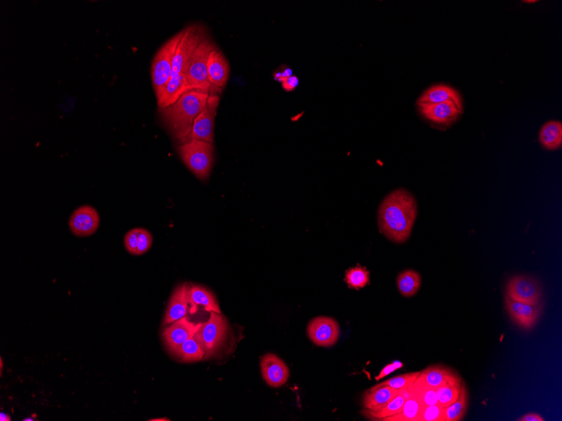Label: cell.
I'll list each match as a JSON object with an SVG mask.
<instances>
[{
	"label": "cell",
	"instance_id": "obj_1",
	"mask_svg": "<svg viewBox=\"0 0 562 421\" xmlns=\"http://www.w3.org/2000/svg\"><path fill=\"white\" fill-rule=\"evenodd\" d=\"M417 214V202L413 195L404 189L394 190L380 206V232L393 242L404 243L412 233Z\"/></svg>",
	"mask_w": 562,
	"mask_h": 421
},
{
	"label": "cell",
	"instance_id": "obj_31",
	"mask_svg": "<svg viewBox=\"0 0 562 421\" xmlns=\"http://www.w3.org/2000/svg\"><path fill=\"white\" fill-rule=\"evenodd\" d=\"M419 375H420V372L404 373V375L396 376L392 377V379H387L382 382V383L375 385L374 387L389 386V387L399 390L408 389L413 384L415 380L418 379Z\"/></svg>",
	"mask_w": 562,
	"mask_h": 421
},
{
	"label": "cell",
	"instance_id": "obj_24",
	"mask_svg": "<svg viewBox=\"0 0 562 421\" xmlns=\"http://www.w3.org/2000/svg\"><path fill=\"white\" fill-rule=\"evenodd\" d=\"M183 363H196L205 358L206 351L203 347L197 334L184 342L177 350L175 354Z\"/></svg>",
	"mask_w": 562,
	"mask_h": 421
},
{
	"label": "cell",
	"instance_id": "obj_18",
	"mask_svg": "<svg viewBox=\"0 0 562 421\" xmlns=\"http://www.w3.org/2000/svg\"><path fill=\"white\" fill-rule=\"evenodd\" d=\"M401 390L380 386L373 387L363 395L362 406L364 410L376 412L382 409L387 403L392 401Z\"/></svg>",
	"mask_w": 562,
	"mask_h": 421
},
{
	"label": "cell",
	"instance_id": "obj_8",
	"mask_svg": "<svg viewBox=\"0 0 562 421\" xmlns=\"http://www.w3.org/2000/svg\"><path fill=\"white\" fill-rule=\"evenodd\" d=\"M227 320L222 314L210 312V318L206 323H201L196 332L206 355L213 354L225 339L227 332Z\"/></svg>",
	"mask_w": 562,
	"mask_h": 421
},
{
	"label": "cell",
	"instance_id": "obj_10",
	"mask_svg": "<svg viewBox=\"0 0 562 421\" xmlns=\"http://www.w3.org/2000/svg\"><path fill=\"white\" fill-rule=\"evenodd\" d=\"M306 331L309 339L318 346L331 347L339 339V325L331 317H316L310 321Z\"/></svg>",
	"mask_w": 562,
	"mask_h": 421
},
{
	"label": "cell",
	"instance_id": "obj_6",
	"mask_svg": "<svg viewBox=\"0 0 562 421\" xmlns=\"http://www.w3.org/2000/svg\"><path fill=\"white\" fill-rule=\"evenodd\" d=\"M181 159L199 180L208 179L213 163L214 146L211 143L192 140L178 147Z\"/></svg>",
	"mask_w": 562,
	"mask_h": 421
},
{
	"label": "cell",
	"instance_id": "obj_7",
	"mask_svg": "<svg viewBox=\"0 0 562 421\" xmlns=\"http://www.w3.org/2000/svg\"><path fill=\"white\" fill-rule=\"evenodd\" d=\"M544 290L536 277L520 275L513 276L506 286V295L514 301L536 306L542 301Z\"/></svg>",
	"mask_w": 562,
	"mask_h": 421
},
{
	"label": "cell",
	"instance_id": "obj_14",
	"mask_svg": "<svg viewBox=\"0 0 562 421\" xmlns=\"http://www.w3.org/2000/svg\"><path fill=\"white\" fill-rule=\"evenodd\" d=\"M101 224L99 213L94 207L83 206L73 211L68 225L73 235L86 237L97 232Z\"/></svg>",
	"mask_w": 562,
	"mask_h": 421
},
{
	"label": "cell",
	"instance_id": "obj_21",
	"mask_svg": "<svg viewBox=\"0 0 562 421\" xmlns=\"http://www.w3.org/2000/svg\"><path fill=\"white\" fill-rule=\"evenodd\" d=\"M430 387L437 389L449 381L460 379V376L451 368L443 365H432L420 372L418 377Z\"/></svg>",
	"mask_w": 562,
	"mask_h": 421
},
{
	"label": "cell",
	"instance_id": "obj_5",
	"mask_svg": "<svg viewBox=\"0 0 562 421\" xmlns=\"http://www.w3.org/2000/svg\"><path fill=\"white\" fill-rule=\"evenodd\" d=\"M185 34V29L175 34L160 47L151 68L153 87L157 101L163 96L170 80L173 62L177 49Z\"/></svg>",
	"mask_w": 562,
	"mask_h": 421
},
{
	"label": "cell",
	"instance_id": "obj_29",
	"mask_svg": "<svg viewBox=\"0 0 562 421\" xmlns=\"http://www.w3.org/2000/svg\"><path fill=\"white\" fill-rule=\"evenodd\" d=\"M344 280L349 288L360 290L370 284V272L366 268L357 265L346 271Z\"/></svg>",
	"mask_w": 562,
	"mask_h": 421
},
{
	"label": "cell",
	"instance_id": "obj_2",
	"mask_svg": "<svg viewBox=\"0 0 562 421\" xmlns=\"http://www.w3.org/2000/svg\"><path fill=\"white\" fill-rule=\"evenodd\" d=\"M207 36L206 30L200 25H192L185 29L173 62L170 80L166 92L158 101V108L173 105L187 93V73L190 58L203 39Z\"/></svg>",
	"mask_w": 562,
	"mask_h": 421
},
{
	"label": "cell",
	"instance_id": "obj_39",
	"mask_svg": "<svg viewBox=\"0 0 562 421\" xmlns=\"http://www.w3.org/2000/svg\"><path fill=\"white\" fill-rule=\"evenodd\" d=\"M0 420L1 421H11V416H8L4 413H0Z\"/></svg>",
	"mask_w": 562,
	"mask_h": 421
},
{
	"label": "cell",
	"instance_id": "obj_15",
	"mask_svg": "<svg viewBox=\"0 0 562 421\" xmlns=\"http://www.w3.org/2000/svg\"><path fill=\"white\" fill-rule=\"evenodd\" d=\"M261 373L263 380L272 388H280L287 383L289 377V368L282 360L273 353L263 356L261 360Z\"/></svg>",
	"mask_w": 562,
	"mask_h": 421
},
{
	"label": "cell",
	"instance_id": "obj_40",
	"mask_svg": "<svg viewBox=\"0 0 562 421\" xmlns=\"http://www.w3.org/2000/svg\"><path fill=\"white\" fill-rule=\"evenodd\" d=\"M154 420L155 421V420H170L164 418V419H153V420Z\"/></svg>",
	"mask_w": 562,
	"mask_h": 421
},
{
	"label": "cell",
	"instance_id": "obj_17",
	"mask_svg": "<svg viewBox=\"0 0 562 421\" xmlns=\"http://www.w3.org/2000/svg\"><path fill=\"white\" fill-rule=\"evenodd\" d=\"M188 290L189 285L185 284L177 287L173 293L164 315V327L187 315L189 306Z\"/></svg>",
	"mask_w": 562,
	"mask_h": 421
},
{
	"label": "cell",
	"instance_id": "obj_16",
	"mask_svg": "<svg viewBox=\"0 0 562 421\" xmlns=\"http://www.w3.org/2000/svg\"><path fill=\"white\" fill-rule=\"evenodd\" d=\"M207 72L211 84L220 92L227 84L230 66L226 56L217 47L211 51L207 62Z\"/></svg>",
	"mask_w": 562,
	"mask_h": 421
},
{
	"label": "cell",
	"instance_id": "obj_12",
	"mask_svg": "<svg viewBox=\"0 0 562 421\" xmlns=\"http://www.w3.org/2000/svg\"><path fill=\"white\" fill-rule=\"evenodd\" d=\"M200 328V324H194L189 321L188 317L176 320L175 322L167 325L162 333L164 344L172 354H175L184 342L193 337Z\"/></svg>",
	"mask_w": 562,
	"mask_h": 421
},
{
	"label": "cell",
	"instance_id": "obj_25",
	"mask_svg": "<svg viewBox=\"0 0 562 421\" xmlns=\"http://www.w3.org/2000/svg\"><path fill=\"white\" fill-rule=\"evenodd\" d=\"M423 407L425 406L411 387L409 397L406 399L400 413L385 418L382 421H416Z\"/></svg>",
	"mask_w": 562,
	"mask_h": 421
},
{
	"label": "cell",
	"instance_id": "obj_4",
	"mask_svg": "<svg viewBox=\"0 0 562 421\" xmlns=\"http://www.w3.org/2000/svg\"><path fill=\"white\" fill-rule=\"evenodd\" d=\"M216 49L214 42L209 37H206L194 50L192 58L189 59L187 73V91H198L209 94H218L209 80L207 72V62H208L211 51Z\"/></svg>",
	"mask_w": 562,
	"mask_h": 421
},
{
	"label": "cell",
	"instance_id": "obj_28",
	"mask_svg": "<svg viewBox=\"0 0 562 421\" xmlns=\"http://www.w3.org/2000/svg\"><path fill=\"white\" fill-rule=\"evenodd\" d=\"M462 383H463V381L460 377V379L456 380L449 381L436 389L438 405L445 408L456 402L458 397H459Z\"/></svg>",
	"mask_w": 562,
	"mask_h": 421
},
{
	"label": "cell",
	"instance_id": "obj_3",
	"mask_svg": "<svg viewBox=\"0 0 562 421\" xmlns=\"http://www.w3.org/2000/svg\"><path fill=\"white\" fill-rule=\"evenodd\" d=\"M210 95L198 91H189L173 105L159 108L164 123L176 140L181 143L187 141L194 120L205 110Z\"/></svg>",
	"mask_w": 562,
	"mask_h": 421
},
{
	"label": "cell",
	"instance_id": "obj_26",
	"mask_svg": "<svg viewBox=\"0 0 562 421\" xmlns=\"http://www.w3.org/2000/svg\"><path fill=\"white\" fill-rule=\"evenodd\" d=\"M468 409V391L462 383L459 397L452 405L443 408L444 421H461L465 418Z\"/></svg>",
	"mask_w": 562,
	"mask_h": 421
},
{
	"label": "cell",
	"instance_id": "obj_32",
	"mask_svg": "<svg viewBox=\"0 0 562 421\" xmlns=\"http://www.w3.org/2000/svg\"><path fill=\"white\" fill-rule=\"evenodd\" d=\"M416 421H444L443 408L438 403L423 407Z\"/></svg>",
	"mask_w": 562,
	"mask_h": 421
},
{
	"label": "cell",
	"instance_id": "obj_33",
	"mask_svg": "<svg viewBox=\"0 0 562 421\" xmlns=\"http://www.w3.org/2000/svg\"><path fill=\"white\" fill-rule=\"evenodd\" d=\"M154 238L148 230L140 228L139 236H138V245L137 256L144 255L148 253L151 246L153 245Z\"/></svg>",
	"mask_w": 562,
	"mask_h": 421
},
{
	"label": "cell",
	"instance_id": "obj_11",
	"mask_svg": "<svg viewBox=\"0 0 562 421\" xmlns=\"http://www.w3.org/2000/svg\"><path fill=\"white\" fill-rule=\"evenodd\" d=\"M505 310L511 318L513 322L518 327L530 331L539 322L540 316L543 313L544 303L540 302L538 305H526L508 298L504 297Z\"/></svg>",
	"mask_w": 562,
	"mask_h": 421
},
{
	"label": "cell",
	"instance_id": "obj_36",
	"mask_svg": "<svg viewBox=\"0 0 562 421\" xmlns=\"http://www.w3.org/2000/svg\"><path fill=\"white\" fill-rule=\"evenodd\" d=\"M281 84H282L283 89L289 92V91L295 89L298 84H299V80H298L296 76L292 75L289 77L288 79L281 82Z\"/></svg>",
	"mask_w": 562,
	"mask_h": 421
},
{
	"label": "cell",
	"instance_id": "obj_41",
	"mask_svg": "<svg viewBox=\"0 0 562 421\" xmlns=\"http://www.w3.org/2000/svg\"><path fill=\"white\" fill-rule=\"evenodd\" d=\"M533 2H536V1H525V3H528V4L533 3Z\"/></svg>",
	"mask_w": 562,
	"mask_h": 421
},
{
	"label": "cell",
	"instance_id": "obj_19",
	"mask_svg": "<svg viewBox=\"0 0 562 421\" xmlns=\"http://www.w3.org/2000/svg\"><path fill=\"white\" fill-rule=\"evenodd\" d=\"M190 313H196L198 306H202L207 312L222 314L217 299L210 290L202 286H189L188 290Z\"/></svg>",
	"mask_w": 562,
	"mask_h": 421
},
{
	"label": "cell",
	"instance_id": "obj_37",
	"mask_svg": "<svg viewBox=\"0 0 562 421\" xmlns=\"http://www.w3.org/2000/svg\"><path fill=\"white\" fill-rule=\"evenodd\" d=\"M518 421H544L542 415L537 413H528L518 418Z\"/></svg>",
	"mask_w": 562,
	"mask_h": 421
},
{
	"label": "cell",
	"instance_id": "obj_20",
	"mask_svg": "<svg viewBox=\"0 0 562 421\" xmlns=\"http://www.w3.org/2000/svg\"><path fill=\"white\" fill-rule=\"evenodd\" d=\"M447 101H452L457 103H462L461 94L452 87L445 84H438L430 87L420 98L418 99V103H440Z\"/></svg>",
	"mask_w": 562,
	"mask_h": 421
},
{
	"label": "cell",
	"instance_id": "obj_9",
	"mask_svg": "<svg viewBox=\"0 0 562 421\" xmlns=\"http://www.w3.org/2000/svg\"><path fill=\"white\" fill-rule=\"evenodd\" d=\"M220 97L218 94L210 95L205 110L194 120L192 132H190L185 142L198 140L213 144L215 118L216 115H217Z\"/></svg>",
	"mask_w": 562,
	"mask_h": 421
},
{
	"label": "cell",
	"instance_id": "obj_35",
	"mask_svg": "<svg viewBox=\"0 0 562 421\" xmlns=\"http://www.w3.org/2000/svg\"><path fill=\"white\" fill-rule=\"evenodd\" d=\"M404 367V363H401L399 361L393 362L391 364H388L386 367H385L382 371L380 372V375L375 377V380H380L386 377L389 375H391L392 372H395L397 369L401 368Z\"/></svg>",
	"mask_w": 562,
	"mask_h": 421
},
{
	"label": "cell",
	"instance_id": "obj_34",
	"mask_svg": "<svg viewBox=\"0 0 562 421\" xmlns=\"http://www.w3.org/2000/svg\"><path fill=\"white\" fill-rule=\"evenodd\" d=\"M140 228H134L125 234L124 237V245L125 249L130 254L137 256L138 236H139Z\"/></svg>",
	"mask_w": 562,
	"mask_h": 421
},
{
	"label": "cell",
	"instance_id": "obj_23",
	"mask_svg": "<svg viewBox=\"0 0 562 421\" xmlns=\"http://www.w3.org/2000/svg\"><path fill=\"white\" fill-rule=\"evenodd\" d=\"M540 144L549 151L559 149L562 145V124L560 121H548L540 129L539 134Z\"/></svg>",
	"mask_w": 562,
	"mask_h": 421
},
{
	"label": "cell",
	"instance_id": "obj_38",
	"mask_svg": "<svg viewBox=\"0 0 562 421\" xmlns=\"http://www.w3.org/2000/svg\"><path fill=\"white\" fill-rule=\"evenodd\" d=\"M291 76H292V69L287 68V69H285V70L284 72H282V73H281V72H279V73H275V79L276 80H278V81H280V82H282V81H284L285 80H287V79H288V77H291Z\"/></svg>",
	"mask_w": 562,
	"mask_h": 421
},
{
	"label": "cell",
	"instance_id": "obj_30",
	"mask_svg": "<svg viewBox=\"0 0 562 421\" xmlns=\"http://www.w3.org/2000/svg\"><path fill=\"white\" fill-rule=\"evenodd\" d=\"M412 389L417 394V396L420 398L423 406L437 405L438 398L436 389L430 387L418 377L412 385Z\"/></svg>",
	"mask_w": 562,
	"mask_h": 421
},
{
	"label": "cell",
	"instance_id": "obj_22",
	"mask_svg": "<svg viewBox=\"0 0 562 421\" xmlns=\"http://www.w3.org/2000/svg\"><path fill=\"white\" fill-rule=\"evenodd\" d=\"M411 387L401 389L399 394L382 410L376 412L364 410H362V415L370 420H382L385 418L391 417V416L400 413L401 410H403L406 399L409 397Z\"/></svg>",
	"mask_w": 562,
	"mask_h": 421
},
{
	"label": "cell",
	"instance_id": "obj_27",
	"mask_svg": "<svg viewBox=\"0 0 562 421\" xmlns=\"http://www.w3.org/2000/svg\"><path fill=\"white\" fill-rule=\"evenodd\" d=\"M420 275L414 270H405L397 277L396 284L403 296L410 298L414 296L421 287Z\"/></svg>",
	"mask_w": 562,
	"mask_h": 421
},
{
	"label": "cell",
	"instance_id": "obj_13",
	"mask_svg": "<svg viewBox=\"0 0 562 421\" xmlns=\"http://www.w3.org/2000/svg\"><path fill=\"white\" fill-rule=\"evenodd\" d=\"M418 103L419 111L425 119L438 125L451 124L463 112V105L452 101L440 103Z\"/></svg>",
	"mask_w": 562,
	"mask_h": 421
}]
</instances>
